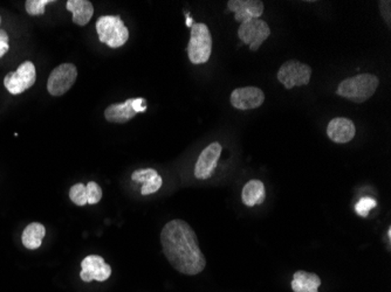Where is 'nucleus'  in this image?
I'll return each instance as SVG.
<instances>
[{
	"label": "nucleus",
	"instance_id": "f257e3e1",
	"mask_svg": "<svg viewBox=\"0 0 391 292\" xmlns=\"http://www.w3.org/2000/svg\"><path fill=\"white\" fill-rule=\"evenodd\" d=\"M161 243L166 259L178 273L195 276L205 269L207 259L188 222L179 218L168 222L161 233Z\"/></svg>",
	"mask_w": 391,
	"mask_h": 292
},
{
	"label": "nucleus",
	"instance_id": "f03ea898",
	"mask_svg": "<svg viewBox=\"0 0 391 292\" xmlns=\"http://www.w3.org/2000/svg\"><path fill=\"white\" fill-rule=\"evenodd\" d=\"M378 78L373 74H360L346 78L340 83L336 90L339 96L347 98L354 103H363L373 97L378 87Z\"/></svg>",
	"mask_w": 391,
	"mask_h": 292
},
{
	"label": "nucleus",
	"instance_id": "7ed1b4c3",
	"mask_svg": "<svg viewBox=\"0 0 391 292\" xmlns=\"http://www.w3.org/2000/svg\"><path fill=\"white\" fill-rule=\"evenodd\" d=\"M96 32L102 44L118 49L129 39V31L120 15H102L96 22Z\"/></svg>",
	"mask_w": 391,
	"mask_h": 292
},
{
	"label": "nucleus",
	"instance_id": "20e7f679",
	"mask_svg": "<svg viewBox=\"0 0 391 292\" xmlns=\"http://www.w3.org/2000/svg\"><path fill=\"white\" fill-rule=\"evenodd\" d=\"M189 59L193 65L207 63L212 52V37L209 27L196 22L191 27V37L188 44Z\"/></svg>",
	"mask_w": 391,
	"mask_h": 292
},
{
	"label": "nucleus",
	"instance_id": "39448f33",
	"mask_svg": "<svg viewBox=\"0 0 391 292\" xmlns=\"http://www.w3.org/2000/svg\"><path fill=\"white\" fill-rule=\"evenodd\" d=\"M78 78V69L73 63H63L53 69L47 81L48 93L52 96H63Z\"/></svg>",
	"mask_w": 391,
	"mask_h": 292
},
{
	"label": "nucleus",
	"instance_id": "423d86ee",
	"mask_svg": "<svg viewBox=\"0 0 391 292\" xmlns=\"http://www.w3.org/2000/svg\"><path fill=\"white\" fill-rule=\"evenodd\" d=\"M312 68L298 60H289L280 67L278 71V81L286 89L310 85Z\"/></svg>",
	"mask_w": 391,
	"mask_h": 292
},
{
	"label": "nucleus",
	"instance_id": "0eeeda50",
	"mask_svg": "<svg viewBox=\"0 0 391 292\" xmlns=\"http://www.w3.org/2000/svg\"><path fill=\"white\" fill-rule=\"evenodd\" d=\"M37 80L35 66L31 61H25L17 68L15 71H10L4 78V85L12 95L22 94L27 89L33 87Z\"/></svg>",
	"mask_w": 391,
	"mask_h": 292
},
{
	"label": "nucleus",
	"instance_id": "6e6552de",
	"mask_svg": "<svg viewBox=\"0 0 391 292\" xmlns=\"http://www.w3.org/2000/svg\"><path fill=\"white\" fill-rule=\"evenodd\" d=\"M271 35V28L267 22L260 19H250L240 24L238 37L243 44H248L252 52H257L264 41Z\"/></svg>",
	"mask_w": 391,
	"mask_h": 292
},
{
	"label": "nucleus",
	"instance_id": "1a4fd4ad",
	"mask_svg": "<svg viewBox=\"0 0 391 292\" xmlns=\"http://www.w3.org/2000/svg\"><path fill=\"white\" fill-rule=\"evenodd\" d=\"M111 275V266L104 262L102 256L89 255L82 259L80 277L86 283L107 281Z\"/></svg>",
	"mask_w": 391,
	"mask_h": 292
},
{
	"label": "nucleus",
	"instance_id": "9d476101",
	"mask_svg": "<svg viewBox=\"0 0 391 292\" xmlns=\"http://www.w3.org/2000/svg\"><path fill=\"white\" fill-rule=\"evenodd\" d=\"M222 150V145L217 141H214L204 148L195 165V177L197 179L207 180L209 178L212 177V174L217 167Z\"/></svg>",
	"mask_w": 391,
	"mask_h": 292
},
{
	"label": "nucleus",
	"instance_id": "9b49d317",
	"mask_svg": "<svg viewBox=\"0 0 391 292\" xmlns=\"http://www.w3.org/2000/svg\"><path fill=\"white\" fill-rule=\"evenodd\" d=\"M265 94L258 87L237 88L231 94V104L238 110H252L262 107Z\"/></svg>",
	"mask_w": 391,
	"mask_h": 292
},
{
	"label": "nucleus",
	"instance_id": "f8f14e48",
	"mask_svg": "<svg viewBox=\"0 0 391 292\" xmlns=\"http://www.w3.org/2000/svg\"><path fill=\"white\" fill-rule=\"evenodd\" d=\"M264 3L260 0H230L228 10L234 13L237 22H248L250 19H259L264 13Z\"/></svg>",
	"mask_w": 391,
	"mask_h": 292
},
{
	"label": "nucleus",
	"instance_id": "ddd939ff",
	"mask_svg": "<svg viewBox=\"0 0 391 292\" xmlns=\"http://www.w3.org/2000/svg\"><path fill=\"white\" fill-rule=\"evenodd\" d=\"M327 135L329 139L336 144H346L355 137L356 128L351 119L336 117L329 122L327 126Z\"/></svg>",
	"mask_w": 391,
	"mask_h": 292
},
{
	"label": "nucleus",
	"instance_id": "4468645a",
	"mask_svg": "<svg viewBox=\"0 0 391 292\" xmlns=\"http://www.w3.org/2000/svg\"><path fill=\"white\" fill-rule=\"evenodd\" d=\"M131 179H133V182L143 184L141 189L142 196H149V194L156 193L162 187V178L157 171L152 170V169L135 171L131 174Z\"/></svg>",
	"mask_w": 391,
	"mask_h": 292
},
{
	"label": "nucleus",
	"instance_id": "2eb2a0df",
	"mask_svg": "<svg viewBox=\"0 0 391 292\" xmlns=\"http://www.w3.org/2000/svg\"><path fill=\"white\" fill-rule=\"evenodd\" d=\"M136 115V111L133 109V98L127 100L125 103L111 104L104 110V119L116 124L129 122Z\"/></svg>",
	"mask_w": 391,
	"mask_h": 292
},
{
	"label": "nucleus",
	"instance_id": "dca6fc26",
	"mask_svg": "<svg viewBox=\"0 0 391 292\" xmlns=\"http://www.w3.org/2000/svg\"><path fill=\"white\" fill-rule=\"evenodd\" d=\"M66 8L72 12L73 22L79 26H86L94 15V6L88 0H68Z\"/></svg>",
	"mask_w": 391,
	"mask_h": 292
},
{
	"label": "nucleus",
	"instance_id": "f3484780",
	"mask_svg": "<svg viewBox=\"0 0 391 292\" xmlns=\"http://www.w3.org/2000/svg\"><path fill=\"white\" fill-rule=\"evenodd\" d=\"M320 285L321 280L317 274L303 270L296 271L291 283L292 290L294 292H319Z\"/></svg>",
	"mask_w": 391,
	"mask_h": 292
},
{
	"label": "nucleus",
	"instance_id": "a211bd4d",
	"mask_svg": "<svg viewBox=\"0 0 391 292\" xmlns=\"http://www.w3.org/2000/svg\"><path fill=\"white\" fill-rule=\"evenodd\" d=\"M266 198L265 185L260 180H250L241 191L243 204L248 207L262 205Z\"/></svg>",
	"mask_w": 391,
	"mask_h": 292
},
{
	"label": "nucleus",
	"instance_id": "6ab92c4d",
	"mask_svg": "<svg viewBox=\"0 0 391 292\" xmlns=\"http://www.w3.org/2000/svg\"><path fill=\"white\" fill-rule=\"evenodd\" d=\"M45 235H46V228L44 225H41L39 222H32L22 232V244L25 248L35 250L40 248Z\"/></svg>",
	"mask_w": 391,
	"mask_h": 292
},
{
	"label": "nucleus",
	"instance_id": "aec40b11",
	"mask_svg": "<svg viewBox=\"0 0 391 292\" xmlns=\"http://www.w3.org/2000/svg\"><path fill=\"white\" fill-rule=\"evenodd\" d=\"M70 199L77 206H85V205H87L85 184L79 182V184L72 186L70 189Z\"/></svg>",
	"mask_w": 391,
	"mask_h": 292
},
{
	"label": "nucleus",
	"instance_id": "412c9836",
	"mask_svg": "<svg viewBox=\"0 0 391 292\" xmlns=\"http://www.w3.org/2000/svg\"><path fill=\"white\" fill-rule=\"evenodd\" d=\"M102 189L96 182H89L86 185V196H87V204L96 205L102 199Z\"/></svg>",
	"mask_w": 391,
	"mask_h": 292
},
{
	"label": "nucleus",
	"instance_id": "4be33fe9",
	"mask_svg": "<svg viewBox=\"0 0 391 292\" xmlns=\"http://www.w3.org/2000/svg\"><path fill=\"white\" fill-rule=\"evenodd\" d=\"M376 206V200L369 198V196H365V198H362L358 204L355 205V212L361 218H367L369 215V212Z\"/></svg>",
	"mask_w": 391,
	"mask_h": 292
},
{
	"label": "nucleus",
	"instance_id": "5701e85b",
	"mask_svg": "<svg viewBox=\"0 0 391 292\" xmlns=\"http://www.w3.org/2000/svg\"><path fill=\"white\" fill-rule=\"evenodd\" d=\"M52 3L53 0H27L25 8L30 15H41L45 13V8Z\"/></svg>",
	"mask_w": 391,
	"mask_h": 292
},
{
	"label": "nucleus",
	"instance_id": "b1692460",
	"mask_svg": "<svg viewBox=\"0 0 391 292\" xmlns=\"http://www.w3.org/2000/svg\"><path fill=\"white\" fill-rule=\"evenodd\" d=\"M380 10L381 15H382V18L385 20L388 24V26L390 27L391 22V1L390 0H387V1H380Z\"/></svg>",
	"mask_w": 391,
	"mask_h": 292
},
{
	"label": "nucleus",
	"instance_id": "393cba45",
	"mask_svg": "<svg viewBox=\"0 0 391 292\" xmlns=\"http://www.w3.org/2000/svg\"><path fill=\"white\" fill-rule=\"evenodd\" d=\"M10 37H8L6 31L0 30V59L8 52L10 44H8Z\"/></svg>",
	"mask_w": 391,
	"mask_h": 292
},
{
	"label": "nucleus",
	"instance_id": "a878e982",
	"mask_svg": "<svg viewBox=\"0 0 391 292\" xmlns=\"http://www.w3.org/2000/svg\"><path fill=\"white\" fill-rule=\"evenodd\" d=\"M133 109L136 111V114L138 112H144L147 110V105H145V100L140 97V98H133Z\"/></svg>",
	"mask_w": 391,
	"mask_h": 292
},
{
	"label": "nucleus",
	"instance_id": "bb28decb",
	"mask_svg": "<svg viewBox=\"0 0 391 292\" xmlns=\"http://www.w3.org/2000/svg\"><path fill=\"white\" fill-rule=\"evenodd\" d=\"M185 24H186V26L188 27H192V25H193V20H192L189 13H186V22H185Z\"/></svg>",
	"mask_w": 391,
	"mask_h": 292
},
{
	"label": "nucleus",
	"instance_id": "cd10ccee",
	"mask_svg": "<svg viewBox=\"0 0 391 292\" xmlns=\"http://www.w3.org/2000/svg\"><path fill=\"white\" fill-rule=\"evenodd\" d=\"M388 237H389V240H391V230H390V228H389V230H388Z\"/></svg>",
	"mask_w": 391,
	"mask_h": 292
},
{
	"label": "nucleus",
	"instance_id": "c85d7f7f",
	"mask_svg": "<svg viewBox=\"0 0 391 292\" xmlns=\"http://www.w3.org/2000/svg\"><path fill=\"white\" fill-rule=\"evenodd\" d=\"M0 24H1V17H0Z\"/></svg>",
	"mask_w": 391,
	"mask_h": 292
}]
</instances>
